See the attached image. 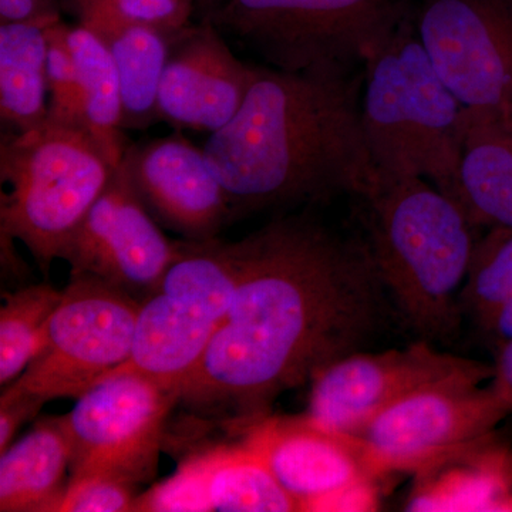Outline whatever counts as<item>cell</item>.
<instances>
[{
    "label": "cell",
    "instance_id": "6da1fadb",
    "mask_svg": "<svg viewBox=\"0 0 512 512\" xmlns=\"http://www.w3.org/2000/svg\"><path fill=\"white\" fill-rule=\"evenodd\" d=\"M238 247L231 306L178 403L248 424L268 416L279 394L357 352L379 325L386 291L366 242L305 215L276 218Z\"/></svg>",
    "mask_w": 512,
    "mask_h": 512
},
{
    "label": "cell",
    "instance_id": "7a4b0ae2",
    "mask_svg": "<svg viewBox=\"0 0 512 512\" xmlns=\"http://www.w3.org/2000/svg\"><path fill=\"white\" fill-rule=\"evenodd\" d=\"M363 76L284 72L258 64L227 126L204 146L234 218L274 208L363 198L377 168L362 124Z\"/></svg>",
    "mask_w": 512,
    "mask_h": 512
},
{
    "label": "cell",
    "instance_id": "3957f363",
    "mask_svg": "<svg viewBox=\"0 0 512 512\" xmlns=\"http://www.w3.org/2000/svg\"><path fill=\"white\" fill-rule=\"evenodd\" d=\"M367 247L394 305L424 340L460 328L461 289L474 242L464 212L416 175L377 173L365 197Z\"/></svg>",
    "mask_w": 512,
    "mask_h": 512
},
{
    "label": "cell",
    "instance_id": "277c9868",
    "mask_svg": "<svg viewBox=\"0 0 512 512\" xmlns=\"http://www.w3.org/2000/svg\"><path fill=\"white\" fill-rule=\"evenodd\" d=\"M363 66L362 124L377 173L416 175L454 201L466 107L437 74L406 15Z\"/></svg>",
    "mask_w": 512,
    "mask_h": 512
},
{
    "label": "cell",
    "instance_id": "5b68a950",
    "mask_svg": "<svg viewBox=\"0 0 512 512\" xmlns=\"http://www.w3.org/2000/svg\"><path fill=\"white\" fill-rule=\"evenodd\" d=\"M80 126L47 119L0 140L2 245L19 239L47 271L114 171Z\"/></svg>",
    "mask_w": 512,
    "mask_h": 512
},
{
    "label": "cell",
    "instance_id": "8992f818",
    "mask_svg": "<svg viewBox=\"0 0 512 512\" xmlns=\"http://www.w3.org/2000/svg\"><path fill=\"white\" fill-rule=\"evenodd\" d=\"M404 16L394 0H220L205 20L284 72H352Z\"/></svg>",
    "mask_w": 512,
    "mask_h": 512
},
{
    "label": "cell",
    "instance_id": "52a82bcc",
    "mask_svg": "<svg viewBox=\"0 0 512 512\" xmlns=\"http://www.w3.org/2000/svg\"><path fill=\"white\" fill-rule=\"evenodd\" d=\"M181 244L180 256L141 301L133 350L116 369L141 373L177 393L227 316L239 275L238 241Z\"/></svg>",
    "mask_w": 512,
    "mask_h": 512
},
{
    "label": "cell",
    "instance_id": "ba28073f",
    "mask_svg": "<svg viewBox=\"0 0 512 512\" xmlns=\"http://www.w3.org/2000/svg\"><path fill=\"white\" fill-rule=\"evenodd\" d=\"M493 366L426 384L384 409L357 436L376 476L424 473L493 439L512 410L491 383Z\"/></svg>",
    "mask_w": 512,
    "mask_h": 512
},
{
    "label": "cell",
    "instance_id": "9c48e42d",
    "mask_svg": "<svg viewBox=\"0 0 512 512\" xmlns=\"http://www.w3.org/2000/svg\"><path fill=\"white\" fill-rule=\"evenodd\" d=\"M141 301L90 275H72L45 346L5 390L45 404L80 397L123 365L133 350Z\"/></svg>",
    "mask_w": 512,
    "mask_h": 512
},
{
    "label": "cell",
    "instance_id": "30bf717a",
    "mask_svg": "<svg viewBox=\"0 0 512 512\" xmlns=\"http://www.w3.org/2000/svg\"><path fill=\"white\" fill-rule=\"evenodd\" d=\"M178 393L146 375L114 370L77 397L66 414L69 481L100 476L130 485L156 473L165 421Z\"/></svg>",
    "mask_w": 512,
    "mask_h": 512
},
{
    "label": "cell",
    "instance_id": "8fae6325",
    "mask_svg": "<svg viewBox=\"0 0 512 512\" xmlns=\"http://www.w3.org/2000/svg\"><path fill=\"white\" fill-rule=\"evenodd\" d=\"M417 37L467 110L500 119L512 107V0H421Z\"/></svg>",
    "mask_w": 512,
    "mask_h": 512
},
{
    "label": "cell",
    "instance_id": "7c38bea8",
    "mask_svg": "<svg viewBox=\"0 0 512 512\" xmlns=\"http://www.w3.org/2000/svg\"><path fill=\"white\" fill-rule=\"evenodd\" d=\"M244 443L264 460L298 511H359L375 505L376 473L362 441L308 414L247 424Z\"/></svg>",
    "mask_w": 512,
    "mask_h": 512
},
{
    "label": "cell",
    "instance_id": "4fadbf2b",
    "mask_svg": "<svg viewBox=\"0 0 512 512\" xmlns=\"http://www.w3.org/2000/svg\"><path fill=\"white\" fill-rule=\"evenodd\" d=\"M144 207L121 168L60 252L72 275H90L146 298L181 254ZM141 299V301H143Z\"/></svg>",
    "mask_w": 512,
    "mask_h": 512
},
{
    "label": "cell",
    "instance_id": "5bb4252c",
    "mask_svg": "<svg viewBox=\"0 0 512 512\" xmlns=\"http://www.w3.org/2000/svg\"><path fill=\"white\" fill-rule=\"evenodd\" d=\"M481 362L431 348L353 352L312 377L308 416L326 429L357 437L384 409L426 384L476 369Z\"/></svg>",
    "mask_w": 512,
    "mask_h": 512
},
{
    "label": "cell",
    "instance_id": "9a60e30c",
    "mask_svg": "<svg viewBox=\"0 0 512 512\" xmlns=\"http://www.w3.org/2000/svg\"><path fill=\"white\" fill-rule=\"evenodd\" d=\"M120 168L154 220L185 241L218 238L234 220L227 191L204 148L183 134L128 146Z\"/></svg>",
    "mask_w": 512,
    "mask_h": 512
},
{
    "label": "cell",
    "instance_id": "2e32d148",
    "mask_svg": "<svg viewBox=\"0 0 512 512\" xmlns=\"http://www.w3.org/2000/svg\"><path fill=\"white\" fill-rule=\"evenodd\" d=\"M208 20L185 26L170 39L158 117L178 128L217 133L237 116L254 77Z\"/></svg>",
    "mask_w": 512,
    "mask_h": 512
},
{
    "label": "cell",
    "instance_id": "e0dca14e",
    "mask_svg": "<svg viewBox=\"0 0 512 512\" xmlns=\"http://www.w3.org/2000/svg\"><path fill=\"white\" fill-rule=\"evenodd\" d=\"M133 511L285 512L298 508L264 460L242 441L188 457L173 476L137 495Z\"/></svg>",
    "mask_w": 512,
    "mask_h": 512
},
{
    "label": "cell",
    "instance_id": "ac0fdd59",
    "mask_svg": "<svg viewBox=\"0 0 512 512\" xmlns=\"http://www.w3.org/2000/svg\"><path fill=\"white\" fill-rule=\"evenodd\" d=\"M74 13L79 25L99 37L116 64L124 130H144L158 119V89L171 37L103 9L79 8Z\"/></svg>",
    "mask_w": 512,
    "mask_h": 512
},
{
    "label": "cell",
    "instance_id": "d6986e66",
    "mask_svg": "<svg viewBox=\"0 0 512 512\" xmlns=\"http://www.w3.org/2000/svg\"><path fill=\"white\" fill-rule=\"evenodd\" d=\"M72 443L64 417L40 420L0 457V511L56 512L69 480Z\"/></svg>",
    "mask_w": 512,
    "mask_h": 512
},
{
    "label": "cell",
    "instance_id": "ffe728a7",
    "mask_svg": "<svg viewBox=\"0 0 512 512\" xmlns=\"http://www.w3.org/2000/svg\"><path fill=\"white\" fill-rule=\"evenodd\" d=\"M454 202L474 227L512 229V133L487 114L466 109Z\"/></svg>",
    "mask_w": 512,
    "mask_h": 512
},
{
    "label": "cell",
    "instance_id": "44dd1931",
    "mask_svg": "<svg viewBox=\"0 0 512 512\" xmlns=\"http://www.w3.org/2000/svg\"><path fill=\"white\" fill-rule=\"evenodd\" d=\"M409 503L414 511H508L512 451L493 439L463 456L420 473Z\"/></svg>",
    "mask_w": 512,
    "mask_h": 512
},
{
    "label": "cell",
    "instance_id": "7402d4cb",
    "mask_svg": "<svg viewBox=\"0 0 512 512\" xmlns=\"http://www.w3.org/2000/svg\"><path fill=\"white\" fill-rule=\"evenodd\" d=\"M55 18L0 23L3 131H28L49 119L46 26Z\"/></svg>",
    "mask_w": 512,
    "mask_h": 512
},
{
    "label": "cell",
    "instance_id": "603a6c76",
    "mask_svg": "<svg viewBox=\"0 0 512 512\" xmlns=\"http://www.w3.org/2000/svg\"><path fill=\"white\" fill-rule=\"evenodd\" d=\"M82 86L83 127L109 163L119 168L128 143L123 126V94L119 72L107 47L77 25L67 33Z\"/></svg>",
    "mask_w": 512,
    "mask_h": 512
},
{
    "label": "cell",
    "instance_id": "cb8c5ba5",
    "mask_svg": "<svg viewBox=\"0 0 512 512\" xmlns=\"http://www.w3.org/2000/svg\"><path fill=\"white\" fill-rule=\"evenodd\" d=\"M63 291L40 284L10 293L0 309V384L15 382L45 346Z\"/></svg>",
    "mask_w": 512,
    "mask_h": 512
},
{
    "label": "cell",
    "instance_id": "d4e9b609",
    "mask_svg": "<svg viewBox=\"0 0 512 512\" xmlns=\"http://www.w3.org/2000/svg\"><path fill=\"white\" fill-rule=\"evenodd\" d=\"M512 296V229L493 227L474 245L461 306L480 322Z\"/></svg>",
    "mask_w": 512,
    "mask_h": 512
},
{
    "label": "cell",
    "instance_id": "484cf974",
    "mask_svg": "<svg viewBox=\"0 0 512 512\" xmlns=\"http://www.w3.org/2000/svg\"><path fill=\"white\" fill-rule=\"evenodd\" d=\"M67 33L69 26L60 19L46 26L49 120L83 127L82 86Z\"/></svg>",
    "mask_w": 512,
    "mask_h": 512
},
{
    "label": "cell",
    "instance_id": "4316f807",
    "mask_svg": "<svg viewBox=\"0 0 512 512\" xmlns=\"http://www.w3.org/2000/svg\"><path fill=\"white\" fill-rule=\"evenodd\" d=\"M72 9L107 10L131 22L143 23L174 36L190 25L195 0H67Z\"/></svg>",
    "mask_w": 512,
    "mask_h": 512
},
{
    "label": "cell",
    "instance_id": "83f0119b",
    "mask_svg": "<svg viewBox=\"0 0 512 512\" xmlns=\"http://www.w3.org/2000/svg\"><path fill=\"white\" fill-rule=\"evenodd\" d=\"M134 485L109 477H84L69 481L56 512L133 511Z\"/></svg>",
    "mask_w": 512,
    "mask_h": 512
},
{
    "label": "cell",
    "instance_id": "f1b7e54d",
    "mask_svg": "<svg viewBox=\"0 0 512 512\" xmlns=\"http://www.w3.org/2000/svg\"><path fill=\"white\" fill-rule=\"evenodd\" d=\"M43 403L3 389L0 396V454L15 440L22 424L39 413Z\"/></svg>",
    "mask_w": 512,
    "mask_h": 512
},
{
    "label": "cell",
    "instance_id": "f546056e",
    "mask_svg": "<svg viewBox=\"0 0 512 512\" xmlns=\"http://www.w3.org/2000/svg\"><path fill=\"white\" fill-rule=\"evenodd\" d=\"M55 16H60L56 0H0V23Z\"/></svg>",
    "mask_w": 512,
    "mask_h": 512
},
{
    "label": "cell",
    "instance_id": "4dcf8cb0",
    "mask_svg": "<svg viewBox=\"0 0 512 512\" xmlns=\"http://www.w3.org/2000/svg\"><path fill=\"white\" fill-rule=\"evenodd\" d=\"M480 325L497 345V349L512 342V296L481 319Z\"/></svg>",
    "mask_w": 512,
    "mask_h": 512
},
{
    "label": "cell",
    "instance_id": "1f68e13d",
    "mask_svg": "<svg viewBox=\"0 0 512 512\" xmlns=\"http://www.w3.org/2000/svg\"><path fill=\"white\" fill-rule=\"evenodd\" d=\"M493 369L491 386L512 410V342L498 349Z\"/></svg>",
    "mask_w": 512,
    "mask_h": 512
},
{
    "label": "cell",
    "instance_id": "d6a6232c",
    "mask_svg": "<svg viewBox=\"0 0 512 512\" xmlns=\"http://www.w3.org/2000/svg\"><path fill=\"white\" fill-rule=\"evenodd\" d=\"M218 2H220V0H201L202 5H204L208 10L214 8Z\"/></svg>",
    "mask_w": 512,
    "mask_h": 512
},
{
    "label": "cell",
    "instance_id": "836d02e7",
    "mask_svg": "<svg viewBox=\"0 0 512 512\" xmlns=\"http://www.w3.org/2000/svg\"><path fill=\"white\" fill-rule=\"evenodd\" d=\"M508 511H512V498H511L510 504H508Z\"/></svg>",
    "mask_w": 512,
    "mask_h": 512
}]
</instances>
